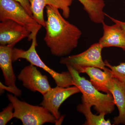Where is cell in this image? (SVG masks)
Instances as JSON below:
<instances>
[{"mask_svg": "<svg viewBox=\"0 0 125 125\" xmlns=\"http://www.w3.org/2000/svg\"><path fill=\"white\" fill-rule=\"evenodd\" d=\"M13 45L0 46V67L2 71L5 84L9 87L18 88L16 85V76L13 69L12 58Z\"/></svg>", "mask_w": 125, "mask_h": 125, "instance_id": "obj_13", "label": "cell"}, {"mask_svg": "<svg viewBox=\"0 0 125 125\" xmlns=\"http://www.w3.org/2000/svg\"><path fill=\"white\" fill-rule=\"evenodd\" d=\"M14 108L10 103L0 113V125H5L13 118Z\"/></svg>", "mask_w": 125, "mask_h": 125, "instance_id": "obj_18", "label": "cell"}, {"mask_svg": "<svg viewBox=\"0 0 125 125\" xmlns=\"http://www.w3.org/2000/svg\"><path fill=\"white\" fill-rule=\"evenodd\" d=\"M102 70L97 67H87L82 69L79 73L87 74L90 78V81L99 91L111 93L108 87L113 75L109 68L103 71Z\"/></svg>", "mask_w": 125, "mask_h": 125, "instance_id": "obj_14", "label": "cell"}, {"mask_svg": "<svg viewBox=\"0 0 125 125\" xmlns=\"http://www.w3.org/2000/svg\"><path fill=\"white\" fill-rule=\"evenodd\" d=\"M19 80L23 85L32 92H38L42 95L52 88L48 77L43 75L36 66L30 64L21 70L18 75Z\"/></svg>", "mask_w": 125, "mask_h": 125, "instance_id": "obj_8", "label": "cell"}, {"mask_svg": "<svg viewBox=\"0 0 125 125\" xmlns=\"http://www.w3.org/2000/svg\"><path fill=\"white\" fill-rule=\"evenodd\" d=\"M92 106L91 104L85 103H82L77 106L78 111L83 114L86 118V121L83 125H112L110 120L105 119V114H99L97 115L93 114L91 110Z\"/></svg>", "mask_w": 125, "mask_h": 125, "instance_id": "obj_16", "label": "cell"}, {"mask_svg": "<svg viewBox=\"0 0 125 125\" xmlns=\"http://www.w3.org/2000/svg\"><path fill=\"white\" fill-rule=\"evenodd\" d=\"M37 34H36L34 35L31 46L28 50L25 51L13 48L12 53L13 62L19 59H25L30 62L31 64L42 68L48 73L57 86L66 88L75 85L72 75L69 71L58 73L48 66L42 60L36 50V47L38 45L36 40Z\"/></svg>", "mask_w": 125, "mask_h": 125, "instance_id": "obj_4", "label": "cell"}, {"mask_svg": "<svg viewBox=\"0 0 125 125\" xmlns=\"http://www.w3.org/2000/svg\"><path fill=\"white\" fill-rule=\"evenodd\" d=\"M7 97L14 107L13 118L20 120L23 125L56 123L55 117L44 107L30 105L10 94H7Z\"/></svg>", "mask_w": 125, "mask_h": 125, "instance_id": "obj_3", "label": "cell"}, {"mask_svg": "<svg viewBox=\"0 0 125 125\" xmlns=\"http://www.w3.org/2000/svg\"><path fill=\"white\" fill-rule=\"evenodd\" d=\"M66 66L72 75L75 86L79 89L83 94L82 103H87L94 106L97 114L106 115L112 113L115 105L112 94L100 93L90 81L81 76L80 73L71 66L67 65Z\"/></svg>", "mask_w": 125, "mask_h": 125, "instance_id": "obj_2", "label": "cell"}, {"mask_svg": "<svg viewBox=\"0 0 125 125\" xmlns=\"http://www.w3.org/2000/svg\"><path fill=\"white\" fill-rule=\"evenodd\" d=\"M103 48L99 43H96L82 53L62 57L60 62L66 66H71L79 73L82 69L87 67H97L105 70L107 68L102 59Z\"/></svg>", "mask_w": 125, "mask_h": 125, "instance_id": "obj_6", "label": "cell"}, {"mask_svg": "<svg viewBox=\"0 0 125 125\" xmlns=\"http://www.w3.org/2000/svg\"><path fill=\"white\" fill-rule=\"evenodd\" d=\"M105 62L106 66L111 70L113 77L125 84V62H121L117 66H113L107 61Z\"/></svg>", "mask_w": 125, "mask_h": 125, "instance_id": "obj_17", "label": "cell"}, {"mask_svg": "<svg viewBox=\"0 0 125 125\" xmlns=\"http://www.w3.org/2000/svg\"><path fill=\"white\" fill-rule=\"evenodd\" d=\"M105 15L108 17L109 19H111L113 22H114V23H116L118 24H119L125 31V22H123V21L117 20L116 19L112 18V17L110 16L107 14L105 13Z\"/></svg>", "mask_w": 125, "mask_h": 125, "instance_id": "obj_21", "label": "cell"}, {"mask_svg": "<svg viewBox=\"0 0 125 125\" xmlns=\"http://www.w3.org/2000/svg\"><path fill=\"white\" fill-rule=\"evenodd\" d=\"M46 35L44 40L52 55L62 57L68 55L78 46L82 34L78 27L66 20L59 9L46 6Z\"/></svg>", "mask_w": 125, "mask_h": 125, "instance_id": "obj_1", "label": "cell"}, {"mask_svg": "<svg viewBox=\"0 0 125 125\" xmlns=\"http://www.w3.org/2000/svg\"><path fill=\"white\" fill-rule=\"evenodd\" d=\"M79 93L80 90L75 85L66 88L57 85L43 95L40 105L46 108L55 117L57 123L61 118L60 113L58 111L61 105L70 96Z\"/></svg>", "mask_w": 125, "mask_h": 125, "instance_id": "obj_7", "label": "cell"}, {"mask_svg": "<svg viewBox=\"0 0 125 125\" xmlns=\"http://www.w3.org/2000/svg\"><path fill=\"white\" fill-rule=\"evenodd\" d=\"M112 94L114 103L119 111V115L113 118V125H125V84L118 79L112 78L108 87Z\"/></svg>", "mask_w": 125, "mask_h": 125, "instance_id": "obj_12", "label": "cell"}, {"mask_svg": "<svg viewBox=\"0 0 125 125\" xmlns=\"http://www.w3.org/2000/svg\"><path fill=\"white\" fill-rule=\"evenodd\" d=\"M15 0L19 2L26 11L30 15L32 16V14L31 10V5H30L29 0Z\"/></svg>", "mask_w": 125, "mask_h": 125, "instance_id": "obj_20", "label": "cell"}, {"mask_svg": "<svg viewBox=\"0 0 125 125\" xmlns=\"http://www.w3.org/2000/svg\"><path fill=\"white\" fill-rule=\"evenodd\" d=\"M83 6L92 22L102 24L104 22L105 13L103 11L105 6L104 0H78Z\"/></svg>", "mask_w": 125, "mask_h": 125, "instance_id": "obj_15", "label": "cell"}, {"mask_svg": "<svg viewBox=\"0 0 125 125\" xmlns=\"http://www.w3.org/2000/svg\"><path fill=\"white\" fill-rule=\"evenodd\" d=\"M31 33L25 27L10 20L0 23V45H15L24 39L29 40Z\"/></svg>", "mask_w": 125, "mask_h": 125, "instance_id": "obj_9", "label": "cell"}, {"mask_svg": "<svg viewBox=\"0 0 125 125\" xmlns=\"http://www.w3.org/2000/svg\"><path fill=\"white\" fill-rule=\"evenodd\" d=\"M0 88L3 90H6L7 91L12 93L15 96H20L22 94V91L20 89H19L18 88H15L14 87H9L6 86V85H4L2 84L1 83H0Z\"/></svg>", "mask_w": 125, "mask_h": 125, "instance_id": "obj_19", "label": "cell"}, {"mask_svg": "<svg viewBox=\"0 0 125 125\" xmlns=\"http://www.w3.org/2000/svg\"><path fill=\"white\" fill-rule=\"evenodd\" d=\"M103 35L99 43L103 48L115 47L125 51V31L118 24L109 25L102 23Z\"/></svg>", "mask_w": 125, "mask_h": 125, "instance_id": "obj_11", "label": "cell"}, {"mask_svg": "<svg viewBox=\"0 0 125 125\" xmlns=\"http://www.w3.org/2000/svg\"><path fill=\"white\" fill-rule=\"evenodd\" d=\"M10 20L25 27L31 33L29 41L42 28L32 16L29 14L15 0H0V21Z\"/></svg>", "mask_w": 125, "mask_h": 125, "instance_id": "obj_5", "label": "cell"}, {"mask_svg": "<svg viewBox=\"0 0 125 125\" xmlns=\"http://www.w3.org/2000/svg\"><path fill=\"white\" fill-rule=\"evenodd\" d=\"M32 16L39 24L45 27L46 21L44 18V10L47 6H51L60 9L62 15L65 19L69 18L70 6L73 0H29Z\"/></svg>", "mask_w": 125, "mask_h": 125, "instance_id": "obj_10", "label": "cell"}]
</instances>
